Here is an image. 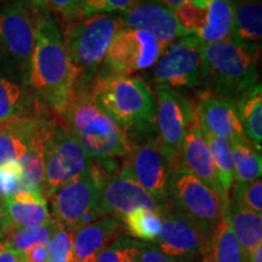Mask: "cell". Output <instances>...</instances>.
I'll return each mask as SVG.
<instances>
[{
  "mask_svg": "<svg viewBox=\"0 0 262 262\" xmlns=\"http://www.w3.org/2000/svg\"><path fill=\"white\" fill-rule=\"evenodd\" d=\"M155 97L157 139L172 171L183 165L182 143L189 127L198 120L195 106L188 96L166 85L157 84Z\"/></svg>",
  "mask_w": 262,
  "mask_h": 262,
  "instance_id": "obj_8",
  "label": "cell"
},
{
  "mask_svg": "<svg viewBox=\"0 0 262 262\" xmlns=\"http://www.w3.org/2000/svg\"><path fill=\"white\" fill-rule=\"evenodd\" d=\"M60 118L91 160L125 158L129 153L130 136L97 106L90 93V83L78 81L73 97Z\"/></svg>",
  "mask_w": 262,
  "mask_h": 262,
  "instance_id": "obj_3",
  "label": "cell"
},
{
  "mask_svg": "<svg viewBox=\"0 0 262 262\" xmlns=\"http://www.w3.org/2000/svg\"><path fill=\"white\" fill-rule=\"evenodd\" d=\"M232 147L235 183H249L261 178V152L255 148L247 136L229 141Z\"/></svg>",
  "mask_w": 262,
  "mask_h": 262,
  "instance_id": "obj_28",
  "label": "cell"
},
{
  "mask_svg": "<svg viewBox=\"0 0 262 262\" xmlns=\"http://www.w3.org/2000/svg\"><path fill=\"white\" fill-rule=\"evenodd\" d=\"M119 16L124 27L149 33L160 42L163 49L172 41L191 34L179 24L173 10L156 0L139 2L133 8L120 12Z\"/></svg>",
  "mask_w": 262,
  "mask_h": 262,
  "instance_id": "obj_16",
  "label": "cell"
},
{
  "mask_svg": "<svg viewBox=\"0 0 262 262\" xmlns=\"http://www.w3.org/2000/svg\"><path fill=\"white\" fill-rule=\"evenodd\" d=\"M0 262H25L24 255L15 251L11 247L2 242L0 243Z\"/></svg>",
  "mask_w": 262,
  "mask_h": 262,
  "instance_id": "obj_41",
  "label": "cell"
},
{
  "mask_svg": "<svg viewBox=\"0 0 262 262\" xmlns=\"http://www.w3.org/2000/svg\"><path fill=\"white\" fill-rule=\"evenodd\" d=\"M181 159L183 165L191 171L196 179H199L208 187L214 189L225 198H229L221 187L217 179L214 162H212L208 143L203 136L199 122L193 124L186 134L181 148Z\"/></svg>",
  "mask_w": 262,
  "mask_h": 262,
  "instance_id": "obj_19",
  "label": "cell"
},
{
  "mask_svg": "<svg viewBox=\"0 0 262 262\" xmlns=\"http://www.w3.org/2000/svg\"><path fill=\"white\" fill-rule=\"evenodd\" d=\"M203 42L195 34H188L163 49L153 64V78L159 85L172 89L204 86L205 68Z\"/></svg>",
  "mask_w": 262,
  "mask_h": 262,
  "instance_id": "obj_11",
  "label": "cell"
},
{
  "mask_svg": "<svg viewBox=\"0 0 262 262\" xmlns=\"http://www.w3.org/2000/svg\"><path fill=\"white\" fill-rule=\"evenodd\" d=\"M225 3H227L228 5H231L232 8H235V6H237L239 3H242L243 2V0H224Z\"/></svg>",
  "mask_w": 262,
  "mask_h": 262,
  "instance_id": "obj_46",
  "label": "cell"
},
{
  "mask_svg": "<svg viewBox=\"0 0 262 262\" xmlns=\"http://www.w3.org/2000/svg\"><path fill=\"white\" fill-rule=\"evenodd\" d=\"M90 93L97 106L127 135L142 137L157 130L155 94L141 78L112 71L96 74L90 83Z\"/></svg>",
  "mask_w": 262,
  "mask_h": 262,
  "instance_id": "obj_2",
  "label": "cell"
},
{
  "mask_svg": "<svg viewBox=\"0 0 262 262\" xmlns=\"http://www.w3.org/2000/svg\"><path fill=\"white\" fill-rule=\"evenodd\" d=\"M234 8L224 0H206L203 27L196 33L203 44L227 40L232 35Z\"/></svg>",
  "mask_w": 262,
  "mask_h": 262,
  "instance_id": "obj_23",
  "label": "cell"
},
{
  "mask_svg": "<svg viewBox=\"0 0 262 262\" xmlns=\"http://www.w3.org/2000/svg\"><path fill=\"white\" fill-rule=\"evenodd\" d=\"M21 2L27 6L31 11H33L38 16L50 12V10H49L47 8V5H45L44 0H21Z\"/></svg>",
  "mask_w": 262,
  "mask_h": 262,
  "instance_id": "obj_43",
  "label": "cell"
},
{
  "mask_svg": "<svg viewBox=\"0 0 262 262\" xmlns=\"http://www.w3.org/2000/svg\"><path fill=\"white\" fill-rule=\"evenodd\" d=\"M124 164L129 166L139 185L155 199L162 210L169 201L171 170L158 139L147 137L142 143L131 140Z\"/></svg>",
  "mask_w": 262,
  "mask_h": 262,
  "instance_id": "obj_13",
  "label": "cell"
},
{
  "mask_svg": "<svg viewBox=\"0 0 262 262\" xmlns=\"http://www.w3.org/2000/svg\"><path fill=\"white\" fill-rule=\"evenodd\" d=\"M104 180L106 176L91 162L86 172L52 192L47 198L52 221L66 231L74 232L100 220L96 205Z\"/></svg>",
  "mask_w": 262,
  "mask_h": 262,
  "instance_id": "obj_7",
  "label": "cell"
},
{
  "mask_svg": "<svg viewBox=\"0 0 262 262\" xmlns=\"http://www.w3.org/2000/svg\"><path fill=\"white\" fill-rule=\"evenodd\" d=\"M194 106L203 133L225 137L229 141L245 136L237 106L232 101L220 98L203 90L196 97Z\"/></svg>",
  "mask_w": 262,
  "mask_h": 262,
  "instance_id": "obj_17",
  "label": "cell"
},
{
  "mask_svg": "<svg viewBox=\"0 0 262 262\" xmlns=\"http://www.w3.org/2000/svg\"><path fill=\"white\" fill-rule=\"evenodd\" d=\"M124 28L119 15H79L67 19L61 38L78 81L91 83L106 57L114 35Z\"/></svg>",
  "mask_w": 262,
  "mask_h": 262,
  "instance_id": "obj_4",
  "label": "cell"
},
{
  "mask_svg": "<svg viewBox=\"0 0 262 262\" xmlns=\"http://www.w3.org/2000/svg\"><path fill=\"white\" fill-rule=\"evenodd\" d=\"M78 78L66 55L61 28L48 14L38 16L27 89L58 117L73 97Z\"/></svg>",
  "mask_w": 262,
  "mask_h": 262,
  "instance_id": "obj_1",
  "label": "cell"
},
{
  "mask_svg": "<svg viewBox=\"0 0 262 262\" xmlns=\"http://www.w3.org/2000/svg\"><path fill=\"white\" fill-rule=\"evenodd\" d=\"M27 147L6 127L0 126V165L21 159Z\"/></svg>",
  "mask_w": 262,
  "mask_h": 262,
  "instance_id": "obj_37",
  "label": "cell"
},
{
  "mask_svg": "<svg viewBox=\"0 0 262 262\" xmlns=\"http://www.w3.org/2000/svg\"><path fill=\"white\" fill-rule=\"evenodd\" d=\"M38 15L21 0L0 9V72L27 88Z\"/></svg>",
  "mask_w": 262,
  "mask_h": 262,
  "instance_id": "obj_6",
  "label": "cell"
},
{
  "mask_svg": "<svg viewBox=\"0 0 262 262\" xmlns=\"http://www.w3.org/2000/svg\"><path fill=\"white\" fill-rule=\"evenodd\" d=\"M162 229L156 239L157 247L180 261L199 256L209 251L212 233L202 227L168 202L159 212Z\"/></svg>",
  "mask_w": 262,
  "mask_h": 262,
  "instance_id": "obj_12",
  "label": "cell"
},
{
  "mask_svg": "<svg viewBox=\"0 0 262 262\" xmlns=\"http://www.w3.org/2000/svg\"><path fill=\"white\" fill-rule=\"evenodd\" d=\"M123 224L116 216H106L73 232L75 262H95L98 255L123 234Z\"/></svg>",
  "mask_w": 262,
  "mask_h": 262,
  "instance_id": "obj_18",
  "label": "cell"
},
{
  "mask_svg": "<svg viewBox=\"0 0 262 262\" xmlns=\"http://www.w3.org/2000/svg\"><path fill=\"white\" fill-rule=\"evenodd\" d=\"M49 10L57 12L66 21L81 15L80 0H44Z\"/></svg>",
  "mask_w": 262,
  "mask_h": 262,
  "instance_id": "obj_38",
  "label": "cell"
},
{
  "mask_svg": "<svg viewBox=\"0 0 262 262\" xmlns=\"http://www.w3.org/2000/svg\"><path fill=\"white\" fill-rule=\"evenodd\" d=\"M162 51L160 42L149 33L124 27L114 35L103 61L110 71L130 75L152 67Z\"/></svg>",
  "mask_w": 262,
  "mask_h": 262,
  "instance_id": "obj_14",
  "label": "cell"
},
{
  "mask_svg": "<svg viewBox=\"0 0 262 262\" xmlns=\"http://www.w3.org/2000/svg\"><path fill=\"white\" fill-rule=\"evenodd\" d=\"M140 0H80L81 15L89 16L95 14H111L123 12L133 8Z\"/></svg>",
  "mask_w": 262,
  "mask_h": 262,
  "instance_id": "obj_36",
  "label": "cell"
},
{
  "mask_svg": "<svg viewBox=\"0 0 262 262\" xmlns=\"http://www.w3.org/2000/svg\"><path fill=\"white\" fill-rule=\"evenodd\" d=\"M181 262H211V260H210V256H209V251H208V253L199 255V256L188 258V260H183Z\"/></svg>",
  "mask_w": 262,
  "mask_h": 262,
  "instance_id": "obj_45",
  "label": "cell"
},
{
  "mask_svg": "<svg viewBox=\"0 0 262 262\" xmlns=\"http://www.w3.org/2000/svg\"><path fill=\"white\" fill-rule=\"evenodd\" d=\"M140 248L141 242L122 234L98 255L95 262H136Z\"/></svg>",
  "mask_w": 262,
  "mask_h": 262,
  "instance_id": "obj_32",
  "label": "cell"
},
{
  "mask_svg": "<svg viewBox=\"0 0 262 262\" xmlns=\"http://www.w3.org/2000/svg\"><path fill=\"white\" fill-rule=\"evenodd\" d=\"M203 136L208 143L221 187L226 194L229 195V191H231L234 181V166L231 142L225 137L212 135L209 133H203Z\"/></svg>",
  "mask_w": 262,
  "mask_h": 262,
  "instance_id": "obj_29",
  "label": "cell"
},
{
  "mask_svg": "<svg viewBox=\"0 0 262 262\" xmlns=\"http://www.w3.org/2000/svg\"><path fill=\"white\" fill-rule=\"evenodd\" d=\"M156 2L164 6H166V8L173 10L179 8V6L186 4V3L189 2V0H156Z\"/></svg>",
  "mask_w": 262,
  "mask_h": 262,
  "instance_id": "obj_44",
  "label": "cell"
},
{
  "mask_svg": "<svg viewBox=\"0 0 262 262\" xmlns=\"http://www.w3.org/2000/svg\"><path fill=\"white\" fill-rule=\"evenodd\" d=\"M45 176L42 194L48 198L58 187L86 172L91 159L70 127L60 120L44 143Z\"/></svg>",
  "mask_w": 262,
  "mask_h": 262,
  "instance_id": "obj_10",
  "label": "cell"
},
{
  "mask_svg": "<svg viewBox=\"0 0 262 262\" xmlns=\"http://www.w3.org/2000/svg\"><path fill=\"white\" fill-rule=\"evenodd\" d=\"M232 187L233 191L229 198L232 202L256 214H262V182L260 179L249 183L233 182Z\"/></svg>",
  "mask_w": 262,
  "mask_h": 262,
  "instance_id": "obj_33",
  "label": "cell"
},
{
  "mask_svg": "<svg viewBox=\"0 0 262 262\" xmlns=\"http://www.w3.org/2000/svg\"><path fill=\"white\" fill-rule=\"evenodd\" d=\"M10 228H34L51 220L41 191H21L5 199Z\"/></svg>",
  "mask_w": 262,
  "mask_h": 262,
  "instance_id": "obj_20",
  "label": "cell"
},
{
  "mask_svg": "<svg viewBox=\"0 0 262 262\" xmlns=\"http://www.w3.org/2000/svg\"><path fill=\"white\" fill-rule=\"evenodd\" d=\"M238 116L244 135L255 148L262 149V86L257 85L249 89L235 101Z\"/></svg>",
  "mask_w": 262,
  "mask_h": 262,
  "instance_id": "obj_25",
  "label": "cell"
},
{
  "mask_svg": "<svg viewBox=\"0 0 262 262\" xmlns=\"http://www.w3.org/2000/svg\"><path fill=\"white\" fill-rule=\"evenodd\" d=\"M209 256L211 262H253L235 238L226 210L212 233Z\"/></svg>",
  "mask_w": 262,
  "mask_h": 262,
  "instance_id": "obj_27",
  "label": "cell"
},
{
  "mask_svg": "<svg viewBox=\"0 0 262 262\" xmlns=\"http://www.w3.org/2000/svg\"><path fill=\"white\" fill-rule=\"evenodd\" d=\"M136 262H181L178 258L164 254L156 243H141Z\"/></svg>",
  "mask_w": 262,
  "mask_h": 262,
  "instance_id": "obj_39",
  "label": "cell"
},
{
  "mask_svg": "<svg viewBox=\"0 0 262 262\" xmlns=\"http://www.w3.org/2000/svg\"><path fill=\"white\" fill-rule=\"evenodd\" d=\"M48 262H75L73 257V232L56 227L47 244Z\"/></svg>",
  "mask_w": 262,
  "mask_h": 262,
  "instance_id": "obj_34",
  "label": "cell"
},
{
  "mask_svg": "<svg viewBox=\"0 0 262 262\" xmlns=\"http://www.w3.org/2000/svg\"><path fill=\"white\" fill-rule=\"evenodd\" d=\"M50 134H35L24 140L27 149L18 160L22 168V191H42L45 176L44 143Z\"/></svg>",
  "mask_w": 262,
  "mask_h": 262,
  "instance_id": "obj_24",
  "label": "cell"
},
{
  "mask_svg": "<svg viewBox=\"0 0 262 262\" xmlns=\"http://www.w3.org/2000/svg\"><path fill=\"white\" fill-rule=\"evenodd\" d=\"M227 217L237 241L245 254L253 258L255 250L262 245V217L261 214L248 210L228 198L226 208Z\"/></svg>",
  "mask_w": 262,
  "mask_h": 262,
  "instance_id": "obj_22",
  "label": "cell"
},
{
  "mask_svg": "<svg viewBox=\"0 0 262 262\" xmlns=\"http://www.w3.org/2000/svg\"><path fill=\"white\" fill-rule=\"evenodd\" d=\"M22 191V168L17 160L0 165V198L5 199Z\"/></svg>",
  "mask_w": 262,
  "mask_h": 262,
  "instance_id": "obj_35",
  "label": "cell"
},
{
  "mask_svg": "<svg viewBox=\"0 0 262 262\" xmlns=\"http://www.w3.org/2000/svg\"><path fill=\"white\" fill-rule=\"evenodd\" d=\"M25 262H48L47 244H38L32 247L24 254Z\"/></svg>",
  "mask_w": 262,
  "mask_h": 262,
  "instance_id": "obj_40",
  "label": "cell"
},
{
  "mask_svg": "<svg viewBox=\"0 0 262 262\" xmlns=\"http://www.w3.org/2000/svg\"><path fill=\"white\" fill-rule=\"evenodd\" d=\"M168 202L206 231L214 233L216 225L224 216L228 198L208 187L185 165H181L171 171Z\"/></svg>",
  "mask_w": 262,
  "mask_h": 262,
  "instance_id": "obj_9",
  "label": "cell"
},
{
  "mask_svg": "<svg viewBox=\"0 0 262 262\" xmlns=\"http://www.w3.org/2000/svg\"><path fill=\"white\" fill-rule=\"evenodd\" d=\"M231 39L260 55L262 40L261 0H243L235 6Z\"/></svg>",
  "mask_w": 262,
  "mask_h": 262,
  "instance_id": "obj_21",
  "label": "cell"
},
{
  "mask_svg": "<svg viewBox=\"0 0 262 262\" xmlns=\"http://www.w3.org/2000/svg\"><path fill=\"white\" fill-rule=\"evenodd\" d=\"M120 221L127 233L147 243L156 242L162 229L160 215L148 209H135L122 216Z\"/></svg>",
  "mask_w": 262,
  "mask_h": 262,
  "instance_id": "obj_30",
  "label": "cell"
},
{
  "mask_svg": "<svg viewBox=\"0 0 262 262\" xmlns=\"http://www.w3.org/2000/svg\"><path fill=\"white\" fill-rule=\"evenodd\" d=\"M10 231V220L8 210H6V204L4 199L0 198V243L4 242V239Z\"/></svg>",
  "mask_w": 262,
  "mask_h": 262,
  "instance_id": "obj_42",
  "label": "cell"
},
{
  "mask_svg": "<svg viewBox=\"0 0 262 262\" xmlns=\"http://www.w3.org/2000/svg\"><path fill=\"white\" fill-rule=\"evenodd\" d=\"M135 209H148L160 212V206L139 185L126 164L104 180L96 205L98 217H120Z\"/></svg>",
  "mask_w": 262,
  "mask_h": 262,
  "instance_id": "obj_15",
  "label": "cell"
},
{
  "mask_svg": "<svg viewBox=\"0 0 262 262\" xmlns=\"http://www.w3.org/2000/svg\"><path fill=\"white\" fill-rule=\"evenodd\" d=\"M205 68L204 86L208 93L235 103L239 96L258 84L260 55L227 40L203 44Z\"/></svg>",
  "mask_w": 262,
  "mask_h": 262,
  "instance_id": "obj_5",
  "label": "cell"
},
{
  "mask_svg": "<svg viewBox=\"0 0 262 262\" xmlns=\"http://www.w3.org/2000/svg\"><path fill=\"white\" fill-rule=\"evenodd\" d=\"M57 225L52 221L34 228H10L4 243L11 247L15 251L24 255L32 247L38 244H48Z\"/></svg>",
  "mask_w": 262,
  "mask_h": 262,
  "instance_id": "obj_31",
  "label": "cell"
},
{
  "mask_svg": "<svg viewBox=\"0 0 262 262\" xmlns=\"http://www.w3.org/2000/svg\"><path fill=\"white\" fill-rule=\"evenodd\" d=\"M40 102L26 86L0 73V124L25 116Z\"/></svg>",
  "mask_w": 262,
  "mask_h": 262,
  "instance_id": "obj_26",
  "label": "cell"
}]
</instances>
